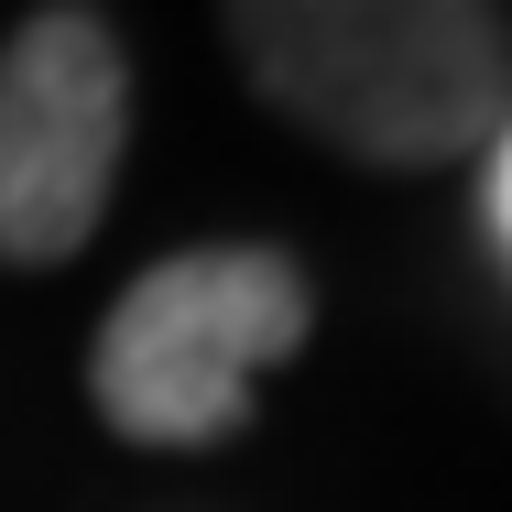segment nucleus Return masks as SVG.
Listing matches in <instances>:
<instances>
[{"instance_id":"obj_4","label":"nucleus","mask_w":512,"mask_h":512,"mask_svg":"<svg viewBox=\"0 0 512 512\" xmlns=\"http://www.w3.org/2000/svg\"><path fill=\"white\" fill-rule=\"evenodd\" d=\"M480 262L512 273V131L480 153Z\"/></svg>"},{"instance_id":"obj_2","label":"nucleus","mask_w":512,"mask_h":512,"mask_svg":"<svg viewBox=\"0 0 512 512\" xmlns=\"http://www.w3.org/2000/svg\"><path fill=\"white\" fill-rule=\"evenodd\" d=\"M316 338V284L273 240H197L120 284L88 349V404L131 447H218L251 425V382Z\"/></svg>"},{"instance_id":"obj_1","label":"nucleus","mask_w":512,"mask_h":512,"mask_svg":"<svg viewBox=\"0 0 512 512\" xmlns=\"http://www.w3.org/2000/svg\"><path fill=\"white\" fill-rule=\"evenodd\" d=\"M229 55L349 164L436 175L512 131V22L491 0H240Z\"/></svg>"},{"instance_id":"obj_3","label":"nucleus","mask_w":512,"mask_h":512,"mask_svg":"<svg viewBox=\"0 0 512 512\" xmlns=\"http://www.w3.org/2000/svg\"><path fill=\"white\" fill-rule=\"evenodd\" d=\"M131 153V55L99 11H22L0 44V262H77Z\"/></svg>"}]
</instances>
